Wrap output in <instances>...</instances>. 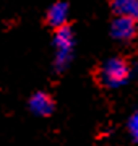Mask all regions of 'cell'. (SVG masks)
<instances>
[{
	"instance_id": "6da1fadb",
	"label": "cell",
	"mask_w": 138,
	"mask_h": 146,
	"mask_svg": "<svg viewBox=\"0 0 138 146\" xmlns=\"http://www.w3.org/2000/svg\"><path fill=\"white\" fill-rule=\"evenodd\" d=\"M132 76V70L128 63L120 57H112L102 63L99 70V81L109 89L122 88L123 84L128 83Z\"/></svg>"
},
{
	"instance_id": "7a4b0ae2",
	"label": "cell",
	"mask_w": 138,
	"mask_h": 146,
	"mask_svg": "<svg viewBox=\"0 0 138 146\" xmlns=\"http://www.w3.org/2000/svg\"><path fill=\"white\" fill-rule=\"evenodd\" d=\"M73 47H75V36L70 26H62L55 31L54 36V68L55 72L67 70L73 58Z\"/></svg>"
},
{
	"instance_id": "3957f363",
	"label": "cell",
	"mask_w": 138,
	"mask_h": 146,
	"mask_svg": "<svg viewBox=\"0 0 138 146\" xmlns=\"http://www.w3.org/2000/svg\"><path fill=\"white\" fill-rule=\"evenodd\" d=\"M137 20L128 18V16H117L111 25V34L117 41L127 42L133 39V36L137 34Z\"/></svg>"
},
{
	"instance_id": "277c9868",
	"label": "cell",
	"mask_w": 138,
	"mask_h": 146,
	"mask_svg": "<svg viewBox=\"0 0 138 146\" xmlns=\"http://www.w3.org/2000/svg\"><path fill=\"white\" fill-rule=\"evenodd\" d=\"M29 110L39 117H49L54 112V101L49 94L39 91L29 98Z\"/></svg>"
},
{
	"instance_id": "5b68a950",
	"label": "cell",
	"mask_w": 138,
	"mask_h": 146,
	"mask_svg": "<svg viewBox=\"0 0 138 146\" xmlns=\"http://www.w3.org/2000/svg\"><path fill=\"white\" fill-rule=\"evenodd\" d=\"M46 20H47L49 26L58 28L67 26V20H68V5L65 2H55L47 8V13H46Z\"/></svg>"
},
{
	"instance_id": "8992f818",
	"label": "cell",
	"mask_w": 138,
	"mask_h": 146,
	"mask_svg": "<svg viewBox=\"0 0 138 146\" xmlns=\"http://www.w3.org/2000/svg\"><path fill=\"white\" fill-rule=\"evenodd\" d=\"M112 8L117 16H128L138 20V0H112Z\"/></svg>"
},
{
	"instance_id": "52a82bcc",
	"label": "cell",
	"mask_w": 138,
	"mask_h": 146,
	"mask_svg": "<svg viewBox=\"0 0 138 146\" xmlns=\"http://www.w3.org/2000/svg\"><path fill=\"white\" fill-rule=\"evenodd\" d=\"M128 133H130V136L138 143V110L133 112L132 117L128 119Z\"/></svg>"
},
{
	"instance_id": "ba28073f",
	"label": "cell",
	"mask_w": 138,
	"mask_h": 146,
	"mask_svg": "<svg viewBox=\"0 0 138 146\" xmlns=\"http://www.w3.org/2000/svg\"><path fill=\"white\" fill-rule=\"evenodd\" d=\"M133 72L137 73V76H138V62H137V65H135V70H133Z\"/></svg>"
}]
</instances>
